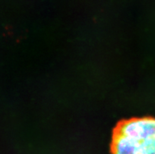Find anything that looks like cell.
<instances>
[{"mask_svg":"<svg viewBox=\"0 0 155 154\" xmlns=\"http://www.w3.org/2000/svg\"><path fill=\"white\" fill-rule=\"evenodd\" d=\"M111 154H155V118L123 121L114 130Z\"/></svg>","mask_w":155,"mask_h":154,"instance_id":"1","label":"cell"}]
</instances>
